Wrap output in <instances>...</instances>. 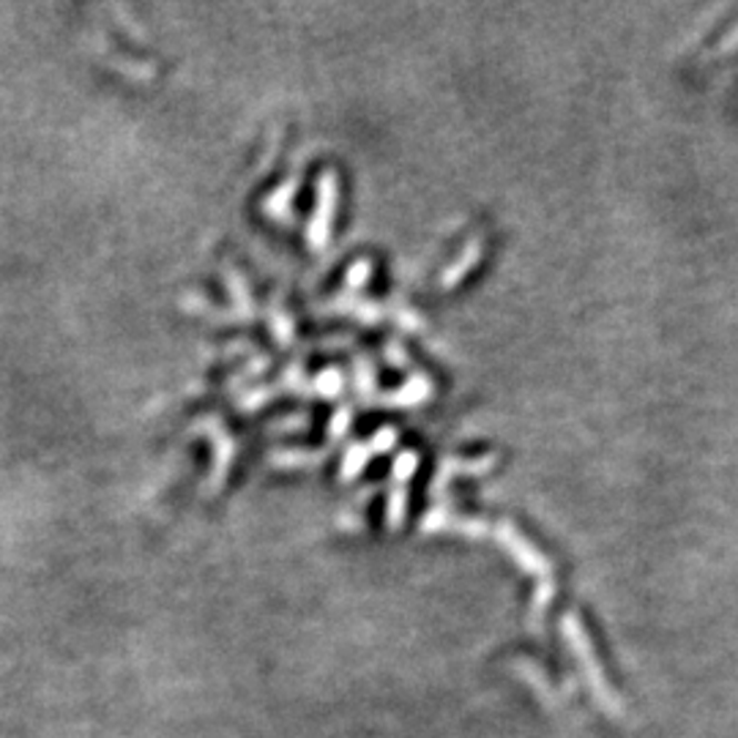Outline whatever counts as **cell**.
Instances as JSON below:
<instances>
[{
	"label": "cell",
	"instance_id": "6da1fadb",
	"mask_svg": "<svg viewBox=\"0 0 738 738\" xmlns=\"http://www.w3.org/2000/svg\"><path fill=\"white\" fill-rule=\"evenodd\" d=\"M317 192H321V198H317V216L310 228V244L315 246V250H321V246L326 244L328 228H332V216L336 211V175H323Z\"/></svg>",
	"mask_w": 738,
	"mask_h": 738
},
{
	"label": "cell",
	"instance_id": "7a4b0ae2",
	"mask_svg": "<svg viewBox=\"0 0 738 738\" xmlns=\"http://www.w3.org/2000/svg\"><path fill=\"white\" fill-rule=\"evenodd\" d=\"M413 471H416V454L405 452L403 457L397 459V465H394V489H392V501H388V504H392L388 506V523H392V528H397L405 517V504H407L405 489Z\"/></svg>",
	"mask_w": 738,
	"mask_h": 738
},
{
	"label": "cell",
	"instance_id": "3957f363",
	"mask_svg": "<svg viewBox=\"0 0 738 738\" xmlns=\"http://www.w3.org/2000/svg\"><path fill=\"white\" fill-rule=\"evenodd\" d=\"M482 252H484V244H482V235H476V239H471L468 241V246H465L463 252H459V257L454 260L452 265H448L446 269V274L441 276V287H454L457 285L459 280H463L465 274H468L471 269H474L476 265V260L482 257Z\"/></svg>",
	"mask_w": 738,
	"mask_h": 738
},
{
	"label": "cell",
	"instance_id": "277c9868",
	"mask_svg": "<svg viewBox=\"0 0 738 738\" xmlns=\"http://www.w3.org/2000/svg\"><path fill=\"white\" fill-rule=\"evenodd\" d=\"M429 388H433V386H429V383L424 381V377H413V381L407 383L403 392H400V397H394V403H400V405H416V403H422V400H427Z\"/></svg>",
	"mask_w": 738,
	"mask_h": 738
},
{
	"label": "cell",
	"instance_id": "5b68a950",
	"mask_svg": "<svg viewBox=\"0 0 738 738\" xmlns=\"http://www.w3.org/2000/svg\"><path fill=\"white\" fill-rule=\"evenodd\" d=\"M364 463H367V448L353 446L351 452H347L345 465H342V476H345V479H351L353 474H358V471L364 468Z\"/></svg>",
	"mask_w": 738,
	"mask_h": 738
},
{
	"label": "cell",
	"instance_id": "8992f818",
	"mask_svg": "<svg viewBox=\"0 0 738 738\" xmlns=\"http://www.w3.org/2000/svg\"><path fill=\"white\" fill-rule=\"evenodd\" d=\"M367 276H370V263H367V260H362V263H358V271L353 269L351 274H347V285L358 287L364 280H367Z\"/></svg>",
	"mask_w": 738,
	"mask_h": 738
},
{
	"label": "cell",
	"instance_id": "52a82bcc",
	"mask_svg": "<svg viewBox=\"0 0 738 738\" xmlns=\"http://www.w3.org/2000/svg\"><path fill=\"white\" fill-rule=\"evenodd\" d=\"M392 443H394V429H381V433L375 435V443H372V448H377V452H386Z\"/></svg>",
	"mask_w": 738,
	"mask_h": 738
},
{
	"label": "cell",
	"instance_id": "ba28073f",
	"mask_svg": "<svg viewBox=\"0 0 738 738\" xmlns=\"http://www.w3.org/2000/svg\"><path fill=\"white\" fill-rule=\"evenodd\" d=\"M347 422H351V416H347V411H342V413H340V418H336V424H332V433H334V435L345 433Z\"/></svg>",
	"mask_w": 738,
	"mask_h": 738
}]
</instances>
